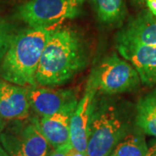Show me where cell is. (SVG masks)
I'll return each mask as SVG.
<instances>
[{
	"label": "cell",
	"mask_w": 156,
	"mask_h": 156,
	"mask_svg": "<svg viewBox=\"0 0 156 156\" xmlns=\"http://www.w3.org/2000/svg\"><path fill=\"white\" fill-rule=\"evenodd\" d=\"M93 75L97 90L108 95L132 90L140 82L134 66L115 54L101 62Z\"/></svg>",
	"instance_id": "8992f818"
},
{
	"label": "cell",
	"mask_w": 156,
	"mask_h": 156,
	"mask_svg": "<svg viewBox=\"0 0 156 156\" xmlns=\"http://www.w3.org/2000/svg\"><path fill=\"white\" fill-rule=\"evenodd\" d=\"M29 98L30 108L41 117L75 111L78 103L76 94L70 89L31 87L29 89Z\"/></svg>",
	"instance_id": "52a82bcc"
},
{
	"label": "cell",
	"mask_w": 156,
	"mask_h": 156,
	"mask_svg": "<svg viewBox=\"0 0 156 156\" xmlns=\"http://www.w3.org/2000/svg\"><path fill=\"white\" fill-rule=\"evenodd\" d=\"M86 62L87 53L80 36L70 29H55L39 62L37 84L51 87L65 83L83 69Z\"/></svg>",
	"instance_id": "6da1fadb"
},
{
	"label": "cell",
	"mask_w": 156,
	"mask_h": 156,
	"mask_svg": "<svg viewBox=\"0 0 156 156\" xmlns=\"http://www.w3.org/2000/svg\"><path fill=\"white\" fill-rule=\"evenodd\" d=\"M117 50L134 66L140 82L145 84L156 83V46L119 43Z\"/></svg>",
	"instance_id": "30bf717a"
},
{
	"label": "cell",
	"mask_w": 156,
	"mask_h": 156,
	"mask_svg": "<svg viewBox=\"0 0 156 156\" xmlns=\"http://www.w3.org/2000/svg\"><path fill=\"white\" fill-rule=\"evenodd\" d=\"M96 85L93 72L89 76L82 99L78 101L76 108L70 118V141L73 148L87 153L89 126L94 111V99Z\"/></svg>",
	"instance_id": "ba28073f"
},
{
	"label": "cell",
	"mask_w": 156,
	"mask_h": 156,
	"mask_svg": "<svg viewBox=\"0 0 156 156\" xmlns=\"http://www.w3.org/2000/svg\"><path fill=\"white\" fill-rule=\"evenodd\" d=\"M73 112H61L50 116L37 118L41 133L54 149L71 145L70 118Z\"/></svg>",
	"instance_id": "8fae6325"
},
{
	"label": "cell",
	"mask_w": 156,
	"mask_h": 156,
	"mask_svg": "<svg viewBox=\"0 0 156 156\" xmlns=\"http://www.w3.org/2000/svg\"><path fill=\"white\" fill-rule=\"evenodd\" d=\"M16 33L11 23L0 18V62L5 56Z\"/></svg>",
	"instance_id": "2e32d148"
},
{
	"label": "cell",
	"mask_w": 156,
	"mask_h": 156,
	"mask_svg": "<svg viewBox=\"0 0 156 156\" xmlns=\"http://www.w3.org/2000/svg\"><path fill=\"white\" fill-rule=\"evenodd\" d=\"M134 2L137 3V4H139V5H141L142 3L146 2V0H134Z\"/></svg>",
	"instance_id": "cb8c5ba5"
},
{
	"label": "cell",
	"mask_w": 156,
	"mask_h": 156,
	"mask_svg": "<svg viewBox=\"0 0 156 156\" xmlns=\"http://www.w3.org/2000/svg\"><path fill=\"white\" fill-rule=\"evenodd\" d=\"M117 42L156 46V17L150 13L136 17L118 35Z\"/></svg>",
	"instance_id": "7c38bea8"
},
{
	"label": "cell",
	"mask_w": 156,
	"mask_h": 156,
	"mask_svg": "<svg viewBox=\"0 0 156 156\" xmlns=\"http://www.w3.org/2000/svg\"><path fill=\"white\" fill-rule=\"evenodd\" d=\"M85 0H70L71 4H72L74 6H76V7H79L81 5H83L84 3Z\"/></svg>",
	"instance_id": "44dd1931"
},
{
	"label": "cell",
	"mask_w": 156,
	"mask_h": 156,
	"mask_svg": "<svg viewBox=\"0 0 156 156\" xmlns=\"http://www.w3.org/2000/svg\"><path fill=\"white\" fill-rule=\"evenodd\" d=\"M54 30L30 27L16 34L1 62L2 78L23 87H37L36 74L39 62Z\"/></svg>",
	"instance_id": "7a4b0ae2"
},
{
	"label": "cell",
	"mask_w": 156,
	"mask_h": 156,
	"mask_svg": "<svg viewBox=\"0 0 156 156\" xmlns=\"http://www.w3.org/2000/svg\"><path fill=\"white\" fill-rule=\"evenodd\" d=\"M13 123L0 132V143L9 156H48L50 144L41 133L37 118Z\"/></svg>",
	"instance_id": "277c9868"
},
{
	"label": "cell",
	"mask_w": 156,
	"mask_h": 156,
	"mask_svg": "<svg viewBox=\"0 0 156 156\" xmlns=\"http://www.w3.org/2000/svg\"><path fill=\"white\" fill-rule=\"evenodd\" d=\"M135 122L142 132L156 137V90L139 101Z\"/></svg>",
	"instance_id": "4fadbf2b"
},
{
	"label": "cell",
	"mask_w": 156,
	"mask_h": 156,
	"mask_svg": "<svg viewBox=\"0 0 156 156\" xmlns=\"http://www.w3.org/2000/svg\"><path fill=\"white\" fill-rule=\"evenodd\" d=\"M72 147V146H66V147H59V148H56L54 149V151L51 152L49 156H67L68 152L69 150Z\"/></svg>",
	"instance_id": "e0dca14e"
},
{
	"label": "cell",
	"mask_w": 156,
	"mask_h": 156,
	"mask_svg": "<svg viewBox=\"0 0 156 156\" xmlns=\"http://www.w3.org/2000/svg\"><path fill=\"white\" fill-rule=\"evenodd\" d=\"M77 13L70 0H29L17 10L18 17L30 28H55Z\"/></svg>",
	"instance_id": "5b68a950"
},
{
	"label": "cell",
	"mask_w": 156,
	"mask_h": 156,
	"mask_svg": "<svg viewBox=\"0 0 156 156\" xmlns=\"http://www.w3.org/2000/svg\"><path fill=\"white\" fill-rule=\"evenodd\" d=\"M146 5L152 16L156 17V0H146Z\"/></svg>",
	"instance_id": "ac0fdd59"
},
{
	"label": "cell",
	"mask_w": 156,
	"mask_h": 156,
	"mask_svg": "<svg viewBox=\"0 0 156 156\" xmlns=\"http://www.w3.org/2000/svg\"><path fill=\"white\" fill-rule=\"evenodd\" d=\"M148 147L143 136L138 134H126L108 156H147Z\"/></svg>",
	"instance_id": "5bb4252c"
},
{
	"label": "cell",
	"mask_w": 156,
	"mask_h": 156,
	"mask_svg": "<svg viewBox=\"0 0 156 156\" xmlns=\"http://www.w3.org/2000/svg\"><path fill=\"white\" fill-rule=\"evenodd\" d=\"M4 128V123H3V119L0 118V132L2 131V129Z\"/></svg>",
	"instance_id": "603a6c76"
},
{
	"label": "cell",
	"mask_w": 156,
	"mask_h": 156,
	"mask_svg": "<svg viewBox=\"0 0 156 156\" xmlns=\"http://www.w3.org/2000/svg\"><path fill=\"white\" fill-rule=\"evenodd\" d=\"M126 124L115 107L105 104L94 110L89 126L87 156H108L126 135Z\"/></svg>",
	"instance_id": "3957f363"
},
{
	"label": "cell",
	"mask_w": 156,
	"mask_h": 156,
	"mask_svg": "<svg viewBox=\"0 0 156 156\" xmlns=\"http://www.w3.org/2000/svg\"><path fill=\"white\" fill-rule=\"evenodd\" d=\"M67 156H87V153H83L71 147L68 152Z\"/></svg>",
	"instance_id": "d6986e66"
},
{
	"label": "cell",
	"mask_w": 156,
	"mask_h": 156,
	"mask_svg": "<svg viewBox=\"0 0 156 156\" xmlns=\"http://www.w3.org/2000/svg\"><path fill=\"white\" fill-rule=\"evenodd\" d=\"M30 108L28 88L0 81V118L6 121L25 120Z\"/></svg>",
	"instance_id": "9c48e42d"
},
{
	"label": "cell",
	"mask_w": 156,
	"mask_h": 156,
	"mask_svg": "<svg viewBox=\"0 0 156 156\" xmlns=\"http://www.w3.org/2000/svg\"><path fill=\"white\" fill-rule=\"evenodd\" d=\"M95 5L98 18L102 23L119 22L124 16V0H95Z\"/></svg>",
	"instance_id": "9a60e30c"
},
{
	"label": "cell",
	"mask_w": 156,
	"mask_h": 156,
	"mask_svg": "<svg viewBox=\"0 0 156 156\" xmlns=\"http://www.w3.org/2000/svg\"><path fill=\"white\" fill-rule=\"evenodd\" d=\"M147 156H156V142L151 146L147 151Z\"/></svg>",
	"instance_id": "ffe728a7"
},
{
	"label": "cell",
	"mask_w": 156,
	"mask_h": 156,
	"mask_svg": "<svg viewBox=\"0 0 156 156\" xmlns=\"http://www.w3.org/2000/svg\"><path fill=\"white\" fill-rule=\"evenodd\" d=\"M0 156H9L6 153V151L4 149V147H2L1 143H0Z\"/></svg>",
	"instance_id": "7402d4cb"
}]
</instances>
